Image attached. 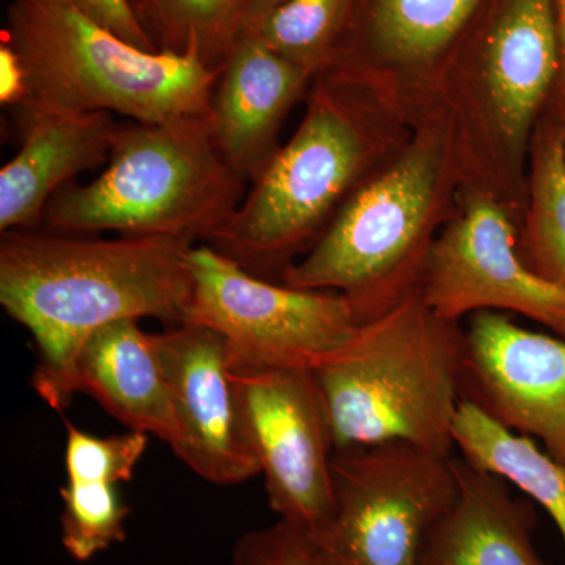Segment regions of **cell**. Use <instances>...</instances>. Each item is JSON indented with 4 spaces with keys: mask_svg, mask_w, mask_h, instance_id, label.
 <instances>
[{
    "mask_svg": "<svg viewBox=\"0 0 565 565\" xmlns=\"http://www.w3.org/2000/svg\"><path fill=\"white\" fill-rule=\"evenodd\" d=\"M192 245L162 236L2 233L0 305L39 348L32 386L44 403L58 412L68 407L76 394L74 364L103 327L125 319L185 322Z\"/></svg>",
    "mask_w": 565,
    "mask_h": 565,
    "instance_id": "6da1fadb",
    "label": "cell"
},
{
    "mask_svg": "<svg viewBox=\"0 0 565 565\" xmlns=\"http://www.w3.org/2000/svg\"><path fill=\"white\" fill-rule=\"evenodd\" d=\"M465 330L434 313L418 291L360 323L313 370L334 451L407 441L451 457L462 404Z\"/></svg>",
    "mask_w": 565,
    "mask_h": 565,
    "instance_id": "7a4b0ae2",
    "label": "cell"
},
{
    "mask_svg": "<svg viewBox=\"0 0 565 565\" xmlns=\"http://www.w3.org/2000/svg\"><path fill=\"white\" fill-rule=\"evenodd\" d=\"M2 40L25 73L17 109L107 111L134 122L212 118L223 65L211 66L195 46L141 50L71 0H11Z\"/></svg>",
    "mask_w": 565,
    "mask_h": 565,
    "instance_id": "3957f363",
    "label": "cell"
},
{
    "mask_svg": "<svg viewBox=\"0 0 565 565\" xmlns=\"http://www.w3.org/2000/svg\"><path fill=\"white\" fill-rule=\"evenodd\" d=\"M247 184L218 148L211 118L131 121L120 125L106 169L62 189L41 226L210 244L243 203Z\"/></svg>",
    "mask_w": 565,
    "mask_h": 565,
    "instance_id": "277c9868",
    "label": "cell"
},
{
    "mask_svg": "<svg viewBox=\"0 0 565 565\" xmlns=\"http://www.w3.org/2000/svg\"><path fill=\"white\" fill-rule=\"evenodd\" d=\"M341 87L330 74L316 88L299 129L207 244L256 277L281 282L297 256L318 243L363 172L370 145Z\"/></svg>",
    "mask_w": 565,
    "mask_h": 565,
    "instance_id": "5b68a950",
    "label": "cell"
},
{
    "mask_svg": "<svg viewBox=\"0 0 565 565\" xmlns=\"http://www.w3.org/2000/svg\"><path fill=\"white\" fill-rule=\"evenodd\" d=\"M444 173L441 140L416 141L386 172L353 189L281 282L341 294L359 326L384 315L422 285Z\"/></svg>",
    "mask_w": 565,
    "mask_h": 565,
    "instance_id": "8992f818",
    "label": "cell"
},
{
    "mask_svg": "<svg viewBox=\"0 0 565 565\" xmlns=\"http://www.w3.org/2000/svg\"><path fill=\"white\" fill-rule=\"evenodd\" d=\"M451 457L407 441L337 449L332 515L311 535L318 565H419L457 498Z\"/></svg>",
    "mask_w": 565,
    "mask_h": 565,
    "instance_id": "52a82bcc",
    "label": "cell"
},
{
    "mask_svg": "<svg viewBox=\"0 0 565 565\" xmlns=\"http://www.w3.org/2000/svg\"><path fill=\"white\" fill-rule=\"evenodd\" d=\"M193 296L184 323L221 334L230 371H313L359 329L341 294L256 277L211 245L189 248Z\"/></svg>",
    "mask_w": 565,
    "mask_h": 565,
    "instance_id": "ba28073f",
    "label": "cell"
},
{
    "mask_svg": "<svg viewBox=\"0 0 565 565\" xmlns=\"http://www.w3.org/2000/svg\"><path fill=\"white\" fill-rule=\"evenodd\" d=\"M278 520L315 535L332 515V429L313 371H230Z\"/></svg>",
    "mask_w": 565,
    "mask_h": 565,
    "instance_id": "9c48e42d",
    "label": "cell"
},
{
    "mask_svg": "<svg viewBox=\"0 0 565 565\" xmlns=\"http://www.w3.org/2000/svg\"><path fill=\"white\" fill-rule=\"evenodd\" d=\"M419 294L449 321L478 311H512L565 338L564 289L523 263L514 226L482 193H470L462 212L434 241Z\"/></svg>",
    "mask_w": 565,
    "mask_h": 565,
    "instance_id": "30bf717a",
    "label": "cell"
},
{
    "mask_svg": "<svg viewBox=\"0 0 565 565\" xmlns=\"http://www.w3.org/2000/svg\"><path fill=\"white\" fill-rule=\"evenodd\" d=\"M460 394L505 429L539 438L565 467V338L531 332L500 311L471 315Z\"/></svg>",
    "mask_w": 565,
    "mask_h": 565,
    "instance_id": "8fae6325",
    "label": "cell"
},
{
    "mask_svg": "<svg viewBox=\"0 0 565 565\" xmlns=\"http://www.w3.org/2000/svg\"><path fill=\"white\" fill-rule=\"evenodd\" d=\"M180 426L173 455L215 486H237L259 475L230 377L221 334L195 323L151 333Z\"/></svg>",
    "mask_w": 565,
    "mask_h": 565,
    "instance_id": "7c38bea8",
    "label": "cell"
},
{
    "mask_svg": "<svg viewBox=\"0 0 565 565\" xmlns=\"http://www.w3.org/2000/svg\"><path fill=\"white\" fill-rule=\"evenodd\" d=\"M14 111L21 147L0 170V233L39 228L62 189L109 161L120 129L107 111Z\"/></svg>",
    "mask_w": 565,
    "mask_h": 565,
    "instance_id": "4fadbf2b",
    "label": "cell"
},
{
    "mask_svg": "<svg viewBox=\"0 0 565 565\" xmlns=\"http://www.w3.org/2000/svg\"><path fill=\"white\" fill-rule=\"evenodd\" d=\"M557 73L555 0H497L482 50V74L501 140L515 159L526 150Z\"/></svg>",
    "mask_w": 565,
    "mask_h": 565,
    "instance_id": "5bb4252c",
    "label": "cell"
},
{
    "mask_svg": "<svg viewBox=\"0 0 565 565\" xmlns=\"http://www.w3.org/2000/svg\"><path fill=\"white\" fill-rule=\"evenodd\" d=\"M311 76L253 31H245L226 55L212 96V131L245 181L255 180L278 150V129Z\"/></svg>",
    "mask_w": 565,
    "mask_h": 565,
    "instance_id": "9a60e30c",
    "label": "cell"
},
{
    "mask_svg": "<svg viewBox=\"0 0 565 565\" xmlns=\"http://www.w3.org/2000/svg\"><path fill=\"white\" fill-rule=\"evenodd\" d=\"M451 463L457 498L427 535L419 565H548L533 542L534 501L463 457Z\"/></svg>",
    "mask_w": 565,
    "mask_h": 565,
    "instance_id": "2e32d148",
    "label": "cell"
},
{
    "mask_svg": "<svg viewBox=\"0 0 565 565\" xmlns=\"http://www.w3.org/2000/svg\"><path fill=\"white\" fill-rule=\"evenodd\" d=\"M74 393L93 397L129 430L180 445L172 393L151 333L125 319L103 327L84 344L74 364Z\"/></svg>",
    "mask_w": 565,
    "mask_h": 565,
    "instance_id": "e0dca14e",
    "label": "cell"
},
{
    "mask_svg": "<svg viewBox=\"0 0 565 565\" xmlns=\"http://www.w3.org/2000/svg\"><path fill=\"white\" fill-rule=\"evenodd\" d=\"M484 0H352L332 62L363 47L397 66L440 57L473 20Z\"/></svg>",
    "mask_w": 565,
    "mask_h": 565,
    "instance_id": "ac0fdd59",
    "label": "cell"
},
{
    "mask_svg": "<svg viewBox=\"0 0 565 565\" xmlns=\"http://www.w3.org/2000/svg\"><path fill=\"white\" fill-rule=\"evenodd\" d=\"M455 441L463 459L501 476L552 516L565 544V467L526 435L512 433L481 408L462 401Z\"/></svg>",
    "mask_w": 565,
    "mask_h": 565,
    "instance_id": "d6986e66",
    "label": "cell"
},
{
    "mask_svg": "<svg viewBox=\"0 0 565 565\" xmlns=\"http://www.w3.org/2000/svg\"><path fill=\"white\" fill-rule=\"evenodd\" d=\"M519 253L535 275L565 291V131L548 120L535 132L531 214Z\"/></svg>",
    "mask_w": 565,
    "mask_h": 565,
    "instance_id": "ffe728a7",
    "label": "cell"
},
{
    "mask_svg": "<svg viewBox=\"0 0 565 565\" xmlns=\"http://www.w3.org/2000/svg\"><path fill=\"white\" fill-rule=\"evenodd\" d=\"M252 0H129L159 51L182 54L195 46L222 66L247 28Z\"/></svg>",
    "mask_w": 565,
    "mask_h": 565,
    "instance_id": "44dd1931",
    "label": "cell"
},
{
    "mask_svg": "<svg viewBox=\"0 0 565 565\" xmlns=\"http://www.w3.org/2000/svg\"><path fill=\"white\" fill-rule=\"evenodd\" d=\"M352 0H285L255 29L281 57L316 74L332 62Z\"/></svg>",
    "mask_w": 565,
    "mask_h": 565,
    "instance_id": "7402d4cb",
    "label": "cell"
},
{
    "mask_svg": "<svg viewBox=\"0 0 565 565\" xmlns=\"http://www.w3.org/2000/svg\"><path fill=\"white\" fill-rule=\"evenodd\" d=\"M118 487L74 481L62 487V544L73 559L87 563L111 545L125 542L131 508L122 501Z\"/></svg>",
    "mask_w": 565,
    "mask_h": 565,
    "instance_id": "603a6c76",
    "label": "cell"
},
{
    "mask_svg": "<svg viewBox=\"0 0 565 565\" xmlns=\"http://www.w3.org/2000/svg\"><path fill=\"white\" fill-rule=\"evenodd\" d=\"M65 471L68 481L131 482L137 465L147 452L150 435L129 433L96 437L65 419Z\"/></svg>",
    "mask_w": 565,
    "mask_h": 565,
    "instance_id": "cb8c5ba5",
    "label": "cell"
},
{
    "mask_svg": "<svg viewBox=\"0 0 565 565\" xmlns=\"http://www.w3.org/2000/svg\"><path fill=\"white\" fill-rule=\"evenodd\" d=\"M228 565H318L313 537L291 523L247 531L237 539Z\"/></svg>",
    "mask_w": 565,
    "mask_h": 565,
    "instance_id": "d4e9b609",
    "label": "cell"
},
{
    "mask_svg": "<svg viewBox=\"0 0 565 565\" xmlns=\"http://www.w3.org/2000/svg\"><path fill=\"white\" fill-rule=\"evenodd\" d=\"M85 14L109 29L115 35L145 51H159L134 13L129 0H71Z\"/></svg>",
    "mask_w": 565,
    "mask_h": 565,
    "instance_id": "484cf974",
    "label": "cell"
},
{
    "mask_svg": "<svg viewBox=\"0 0 565 565\" xmlns=\"http://www.w3.org/2000/svg\"><path fill=\"white\" fill-rule=\"evenodd\" d=\"M28 95L25 73L20 57L7 41L0 40V103L17 109Z\"/></svg>",
    "mask_w": 565,
    "mask_h": 565,
    "instance_id": "4316f807",
    "label": "cell"
},
{
    "mask_svg": "<svg viewBox=\"0 0 565 565\" xmlns=\"http://www.w3.org/2000/svg\"><path fill=\"white\" fill-rule=\"evenodd\" d=\"M557 35H559V73L552 92L553 109L546 120L565 131V0H555Z\"/></svg>",
    "mask_w": 565,
    "mask_h": 565,
    "instance_id": "83f0119b",
    "label": "cell"
},
{
    "mask_svg": "<svg viewBox=\"0 0 565 565\" xmlns=\"http://www.w3.org/2000/svg\"><path fill=\"white\" fill-rule=\"evenodd\" d=\"M281 2H285V0H252L250 9H248L247 28H245V31H248V29H255L256 25H258L259 22L270 13V11L277 9Z\"/></svg>",
    "mask_w": 565,
    "mask_h": 565,
    "instance_id": "f1b7e54d",
    "label": "cell"
}]
</instances>
